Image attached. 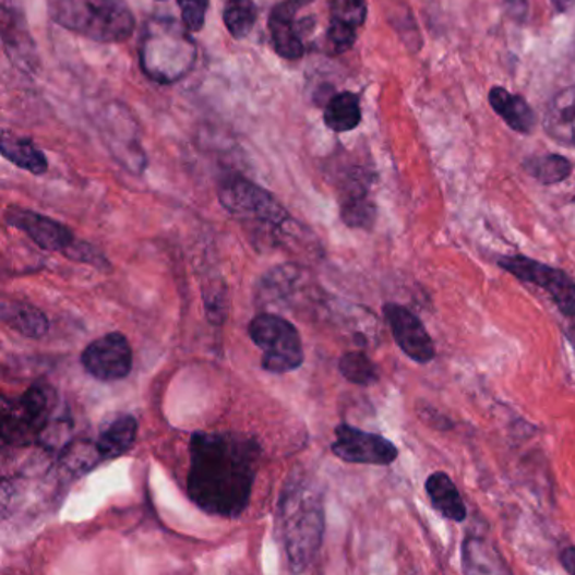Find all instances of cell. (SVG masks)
<instances>
[{"instance_id":"6da1fadb","label":"cell","mask_w":575,"mask_h":575,"mask_svg":"<svg viewBox=\"0 0 575 575\" xmlns=\"http://www.w3.org/2000/svg\"><path fill=\"white\" fill-rule=\"evenodd\" d=\"M260 444L241 432H194L190 442L188 494L209 515L237 518L252 496Z\"/></svg>"},{"instance_id":"7a4b0ae2","label":"cell","mask_w":575,"mask_h":575,"mask_svg":"<svg viewBox=\"0 0 575 575\" xmlns=\"http://www.w3.org/2000/svg\"><path fill=\"white\" fill-rule=\"evenodd\" d=\"M278 528L294 572L306 571L320 552L324 535L323 494L302 471L287 479L278 505Z\"/></svg>"},{"instance_id":"3957f363","label":"cell","mask_w":575,"mask_h":575,"mask_svg":"<svg viewBox=\"0 0 575 575\" xmlns=\"http://www.w3.org/2000/svg\"><path fill=\"white\" fill-rule=\"evenodd\" d=\"M190 33L172 17H154L145 24L139 60L148 79L172 85L193 70L197 51Z\"/></svg>"},{"instance_id":"277c9868","label":"cell","mask_w":575,"mask_h":575,"mask_svg":"<svg viewBox=\"0 0 575 575\" xmlns=\"http://www.w3.org/2000/svg\"><path fill=\"white\" fill-rule=\"evenodd\" d=\"M52 23L101 45L125 43L135 17L123 0H48Z\"/></svg>"},{"instance_id":"5b68a950","label":"cell","mask_w":575,"mask_h":575,"mask_svg":"<svg viewBox=\"0 0 575 575\" xmlns=\"http://www.w3.org/2000/svg\"><path fill=\"white\" fill-rule=\"evenodd\" d=\"M252 342L262 349V368L268 373H287L304 363L301 334L289 321L272 312H262L249 326Z\"/></svg>"},{"instance_id":"8992f818","label":"cell","mask_w":575,"mask_h":575,"mask_svg":"<svg viewBox=\"0 0 575 575\" xmlns=\"http://www.w3.org/2000/svg\"><path fill=\"white\" fill-rule=\"evenodd\" d=\"M52 412V392L34 385L19 398L2 402V441L4 444H29L48 426Z\"/></svg>"},{"instance_id":"52a82bcc","label":"cell","mask_w":575,"mask_h":575,"mask_svg":"<svg viewBox=\"0 0 575 575\" xmlns=\"http://www.w3.org/2000/svg\"><path fill=\"white\" fill-rule=\"evenodd\" d=\"M218 200L231 215L268 228H283L290 219L287 209L267 190L240 176L221 182Z\"/></svg>"},{"instance_id":"ba28073f","label":"cell","mask_w":575,"mask_h":575,"mask_svg":"<svg viewBox=\"0 0 575 575\" xmlns=\"http://www.w3.org/2000/svg\"><path fill=\"white\" fill-rule=\"evenodd\" d=\"M498 265L522 283L546 290L562 315L575 321V280L567 272L525 255L500 256Z\"/></svg>"},{"instance_id":"9c48e42d","label":"cell","mask_w":575,"mask_h":575,"mask_svg":"<svg viewBox=\"0 0 575 575\" xmlns=\"http://www.w3.org/2000/svg\"><path fill=\"white\" fill-rule=\"evenodd\" d=\"M334 435L336 441L331 445V451L345 463L390 466L397 460V445L383 435L361 431L349 423H339Z\"/></svg>"},{"instance_id":"30bf717a","label":"cell","mask_w":575,"mask_h":575,"mask_svg":"<svg viewBox=\"0 0 575 575\" xmlns=\"http://www.w3.org/2000/svg\"><path fill=\"white\" fill-rule=\"evenodd\" d=\"M82 364L93 379L119 382L127 379L134 367V355L122 333H108L86 346Z\"/></svg>"},{"instance_id":"8fae6325","label":"cell","mask_w":575,"mask_h":575,"mask_svg":"<svg viewBox=\"0 0 575 575\" xmlns=\"http://www.w3.org/2000/svg\"><path fill=\"white\" fill-rule=\"evenodd\" d=\"M383 314L388 321L395 343L410 360L419 364L431 363L434 360L435 346L431 334L427 333L422 321L410 309L388 302L383 306Z\"/></svg>"},{"instance_id":"7c38bea8","label":"cell","mask_w":575,"mask_h":575,"mask_svg":"<svg viewBox=\"0 0 575 575\" xmlns=\"http://www.w3.org/2000/svg\"><path fill=\"white\" fill-rule=\"evenodd\" d=\"M4 219L9 227L23 231L39 249L48 252L64 253L76 240L67 225L33 209L9 206L5 208Z\"/></svg>"},{"instance_id":"4fadbf2b","label":"cell","mask_w":575,"mask_h":575,"mask_svg":"<svg viewBox=\"0 0 575 575\" xmlns=\"http://www.w3.org/2000/svg\"><path fill=\"white\" fill-rule=\"evenodd\" d=\"M327 45L336 55L348 51L357 41L358 29L367 21V0H331Z\"/></svg>"},{"instance_id":"5bb4252c","label":"cell","mask_w":575,"mask_h":575,"mask_svg":"<svg viewBox=\"0 0 575 575\" xmlns=\"http://www.w3.org/2000/svg\"><path fill=\"white\" fill-rule=\"evenodd\" d=\"M2 41L8 52L9 60L19 68V70H36L39 60H37L36 46L33 37L27 29L26 19L15 8H9L4 4L2 9Z\"/></svg>"},{"instance_id":"9a60e30c","label":"cell","mask_w":575,"mask_h":575,"mask_svg":"<svg viewBox=\"0 0 575 575\" xmlns=\"http://www.w3.org/2000/svg\"><path fill=\"white\" fill-rule=\"evenodd\" d=\"M342 219L349 228L370 230L375 225L376 206L368 196V178L364 172L352 171L343 188Z\"/></svg>"},{"instance_id":"2e32d148","label":"cell","mask_w":575,"mask_h":575,"mask_svg":"<svg viewBox=\"0 0 575 575\" xmlns=\"http://www.w3.org/2000/svg\"><path fill=\"white\" fill-rule=\"evenodd\" d=\"M297 11L299 9L290 0H286L283 4L275 5L268 17L272 46L284 60H301L306 52L299 27L294 23V15Z\"/></svg>"},{"instance_id":"e0dca14e","label":"cell","mask_w":575,"mask_h":575,"mask_svg":"<svg viewBox=\"0 0 575 575\" xmlns=\"http://www.w3.org/2000/svg\"><path fill=\"white\" fill-rule=\"evenodd\" d=\"M426 493L429 494V500H431L435 512L441 513L444 518L456 522V524H463L468 516L466 503L457 490L456 482L447 472H432L426 481Z\"/></svg>"},{"instance_id":"ac0fdd59","label":"cell","mask_w":575,"mask_h":575,"mask_svg":"<svg viewBox=\"0 0 575 575\" xmlns=\"http://www.w3.org/2000/svg\"><path fill=\"white\" fill-rule=\"evenodd\" d=\"M464 574H512L505 559L493 543L478 535H469L463 542Z\"/></svg>"},{"instance_id":"d6986e66","label":"cell","mask_w":575,"mask_h":575,"mask_svg":"<svg viewBox=\"0 0 575 575\" xmlns=\"http://www.w3.org/2000/svg\"><path fill=\"white\" fill-rule=\"evenodd\" d=\"M0 153L14 166L21 167L31 175L43 176L48 172L46 154L29 137H19L9 130H2Z\"/></svg>"},{"instance_id":"ffe728a7","label":"cell","mask_w":575,"mask_h":575,"mask_svg":"<svg viewBox=\"0 0 575 575\" xmlns=\"http://www.w3.org/2000/svg\"><path fill=\"white\" fill-rule=\"evenodd\" d=\"M137 420L132 416H119L111 420L95 442L101 460L117 459L132 450L137 439Z\"/></svg>"},{"instance_id":"44dd1931","label":"cell","mask_w":575,"mask_h":575,"mask_svg":"<svg viewBox=\"0 0 575 575\" xmlns=\"http://www.w3.org/2000/svg\"><path fill=\"white\" fill-rule=\"evenodd\" d=\"M490 104L498 116L505 120L513 130L530 134L535 127V113L524 97L512 95L508 89L496 88L490 92Z\"/></svg>"},{"instance_id":"7402d4cb","label":"cell","mask_w":575,"mask_h":575,"mask_svg":"<svg viewBox=\"0 0 575 575\" xmlns=\"http://www.w3.org/2000/svg\"><path fill=\"white\" fill-rule=\"evenodd\" d=\"M546 130L556 141L575 144V85L553 98L546 117Z\"/></svg>"},{"instance_id":"603a6c76","label":"cell","mask_w":575,"mask_h":575,"mask_svg":"<svg viewBox=\"0 0 575 575\" xmlns=\"http://www.w3.org/2000/svg\"><path fill=\"white\" fill-rule=\"evenodd\" d=\"M361 122L360 97L357 93L342 92L327 100L324 108V123L333 132H349L357 129Z\"/></svg>"},{"instance_id":"cb8c5ba5","label":"cell","mask_w":575,"mask_h":575,"mask_svg":"<svg viewBox=\"0 0 575 575\" xmlns=\"http://www.w3.org/2000/svg\"><path fill=\"white\" fill-rule=\"evenodd\" d=\"M2 320L5 324L24 334L27 338H41L48 333V318L39 309L31 304H19V302H4L2 304Z\"/></svg>"},{"instance_id":"d4e9b609","label":"cell","mask_w":575,"mask_h":575,"mask_svg":"<svg viewBox=\"0 0 575 575\" xmlns=\"http://www.w3.org/2000/svg\"><path fill=\"white\" fill-rule=\"evenodd\" d=\"M259 21V9L253 0H227L223 9V23L233 39L240 41L250 36Z\"/></svg>"},{"instance_id":"484cf974","label":"cell","mask_w":575,"mask_h":575,"mask_svg":"<svg viewBox=\"0 0 575 575\" xmlns=\"http://www.w3.org/2000/svg\"><path fill=\"white\" fill-rule=\"evenodd\" d=\"M525 171L542 184H556L571 176V160L562 156L531 157L525 163Z\"/></svg>"},{"instance_id":"4316f807","label":"cell","mask_w":575,"mask_h":575,"mask_svg":"<svg viewBox=\"0 0 575 575\" xmlns=\"http://www.w3.org/2000/svg\"><path fill=\"white\" fill-rule=\"evenodd\" d=\"M342 375L355 385L370 386L379 380L375 363L363 351H349L339 360Z\"/></svg>"},{"instance_id":"83f0119b","label":"cell","mask_w":575,"mask_h":575,"mask_svg":"<svg viewBox=\"0 0 575 575\" xmlns=\"http://www.w3.org/2000/svg\"><path fill=\"white\" fill-rule=\"evenodd\" d=\"M181 11L182 24L191 33H200L206 24V12H208L209 0H178Z\"/></svg>"},{"instance_id":"f1b7e54d","label":"cell","mask_w":575,"mask_h":575,"mask_svg":"<svg viewBox=\"0 0 575 575\" xmlns=\"http://www.w3.org/2000/svg\"><path fill=\"white\" fill-rule=\"evenodd\" d=\"M63 255L74 260V262L95 265V267L104 268V271H108V267H110V262H108L107 256L100 250L86 243V241L74 240L73 245Z\"/></svg>"},{"instance_id":"f546056e","label":"cell","mask_w":575,"mask_h":575,"mask_svg":"<svg viewBox=\"0 0 575 575\" xmlns=\"http://www.w3.org/2000/svg\"><path fill=\"white\" fill-rule=\"evenodd\" d=\"M417 412H419V419L432 429H438V431H451L453 429V420L445 417L444 414L438 412L432 405L419 404Z\"/></svg>"},{"instance_id":"4dcf8cb0","label":"cell","mask_w":575,"mask_h":575,"mask_svg":"<svg viewBox=\"0 0 575 575\" xmlns=\"http://www.w3.org/2000/svg\"><path fill=\"white\" fill-rule=\"evenodd\" d=\"M506 14L515 21H525L528 14V0H505Z\"/></svg>"},{"instance_id":"1f68e13d","label":"cell","mask_w":575,"mask_h":575,"mask_svg":"<svg viewBox=\"0 0 575 575\" xmlns=\"http://www.w3.org/2000/svg\"><path fill=\"white\" fill-rule=\"evenodd\" d=\"M559 561H561L562 568L567 574L575 575V547H565L559 553Z\"/></svg>"},{"instance_id":"d6a6232c","label":"cell","mask_w":575,"mask_h":575,"mask_svg":"<svg viewBox=\"0 0 575 575\" xmlns=\"http://www.w3.org/2000/svg\"><path fill=\"white\" fill-rule=\"evenodd\" d=\"M552 2L555 4V8L562 12L568 11V8L574 4V0H552Z\"/></svg>"},{"instance_id":"836d02e7","label":"cell","mask_w":575,"mask_h":575,"mask_svg":"<svg viewBox=\"0 0 575 575\" xmlns=\"http://www.w3.org/2000/svg\"><path fill=\"white\" fill-rule=\"evenodd\" d=\"M294 5H296L299 11H301L302 8H306V5L311 4L312 0H290Z\"/></svg>"},{"instance_id":"e575fe53","label":"cell","mask_w":575,"mask_h":575,"mask_svg":"<svg viewBox=\"0 0 575 575\" xmlns=\"http://www.w3.org/2000/svg\"><path fill=\"white\" fill-rule=\"evenodd\" d=\"M574 203H575V197H574Z\"/></svg>"}]
</instances>
